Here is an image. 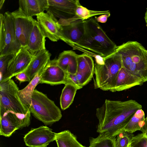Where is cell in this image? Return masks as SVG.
<instances>
[{"label":"cell","instance_id":"16","mask_svg":"<svg viewBox=\"0 0 147 147\" xmlns=\"http://www.w3.org/2000/svg\"><path fill=\"white\" fill-rule=\"evenodd\" d=\"M66 74L57 65V59L51 60L43 73L40 80L41 84L55 85L66 83Z\"/></svg>","mask_w":147,"mask_h":147},{"label":"cell","instance_id":"9","mask_svg":"<svg viewBox=\"0 0 147 147\" xmlns=\"http://www.w3.org/2000/svg\"><path fill=\"white\" fill-rule=\"evenodd\" d=\"M30 117V112L24 115L7 111L0 114V135L9 137L17 130L28 127Z\"/></svg>","mask_w":147,"mask_h":147},{"label":"cell","instance_id":"10","mask_svg":"<svg viewBox=\"0 0 147 147\" xmlns=\"http://www.w3.org/2000/svg\"><path fill=\"white\" fill-rule=\"evenodd\" d=\"M11 13L17 38L21 47H26L36 20L27 16L19 9Z\"/></svg>","mask_w":147,"mask_h":147},{"label":"cell","instance_id":"35","mask_svg":"<svg viewBox=\"0 0 147 147\" xmlns=\"http://www.w3.org/2000/svg\"><path fill=\"white\" fill-rule=\"evenodd\" d=\"M144 19L146 22V25L147 26V8H146V12L145 13Z\"/></svg>","mask_w":147,"mask_h":147},{"label":"cell","instance_id":"11","mask_svg":"<svg viewBox=\"0 0 147 147\" xmlns=\"http://www.w3.org/2000/svg\"><path fill=\"white\" fill-rule=\"evenodd\" d=\"M48 8L47 12L57 21L67 20L76 16L77 6L80 4L78 0H48Z\"/></svg>","mask_w":147,"mask_h":147},{"label":"cell","instance_id":"8","mask_svg":"<svg viewBox=\"0 0 147 147\" xmlns=\"http://www.w3.org/2000/svg\"><path fill=\"white\" fill-rule=\"evenodd\" d=\"M78 68L76 74H66V83H73L80 89L87 84L94 74L95 64L91 56L85 53L78 55Z\"/></svg>","mask_w":147,"mask_h":147},{"label":"cell","instance_id":"12","mask_svg":"<svg viewBox=\"0 0 147 147\" xmlns=\"http://www.w3.org/2000/svg\"><path fill=\"white\" fill-rule=\"evenodd\" d=\"M56 133L46 126L32 128L24 137L25 145L29 147L47 146L55 140Z\"/></svg>","mask_w":147,"mask_h":147},{"label":"cell","instance_id":"37","mask_svg":"<svg viewBox=\"0 0 147 147\" xmlns=\"http://www.w3.org/2000/svg\"><path fill=\"white\" fill-rule=\"evenodd\" d=\"M47 146H37L35 147H47Z\"/></svg>","mask_w":147,"mask_h":147},{"label":"cell","instance_id":"1","mask_svg":"<svg viewBox=\"0 0 147 147\" xmlns=\"http://www.w3.org/2000/svg\"><path fill=\"white\" fill-rule=\"evenodd\" d=\"M142 108V105L134 100L122 101L106 99L96 109L98 122L97 132L116 138L125 131V126L135 113Z\"/></svg>","mask_w":147,"mask_h":147},{"label":"cell","instance_id":"21","mask_svg":"<svg viewBox=\"0 0 147 147\" xmlns=\"http://www.w3.org/2000/svg\"><path fill=\"white\" fill-rule=\"evenodd\" d=\"M51 56V53L46 49L34 55L29 66L24 71L28 77L30 82L43 67L50 62Z\"/></svg>","mask_w":147,"mask_h":147},{"label":"cell","instance_id":"6","mask_svg":"<svg viewBox=\"0 0 147 147\" xmlns=\"http://www.w3.org/2000/svg\"><path fill=\"white\" fill-rule=\"evenodd\" d=\"M20 90L11 79L0 83V114L7 111L25 115L30 111L20 99Z\"/></svg>","mask_w":147,"mask_h":147},{"label":"cell","instance_id":"36","mask_svg":"<svg viewBox=\"0 0 147 147\" xmlns=\"http://www.w3.org/2000/svg\"><path fill=\"white\" fill-rule=\"evenodd\" d=\"M5 0H1L0 1V9H1L4 3Z\"/></svg>","mask_w":147,"mask_h":147},{"label":"cell","instance_id":"15","mask_svg":"<svg viewBox=\"0 0 147 147\" xmlns=\"http://www.w3.org/2000/svg\"><path fill=\"white\" fill-rule=\"evenodd\" d=\"M37 21L46 38L53 42L60 40L58 21L51 15L42 12L36 16Z\"/></svg>","mask_w":147,"mask_h":147},{"label":"cell","instance_id":"14","mask_svg":"<svg viewBox=\"0 0 147 147\" xmlns=\"http://www.w3.org/2000/svg\"><path fill=\"white\" fill-rule=\"evenodd\" d=\"M34 56L26 47H21L15 54L9 63L7 80L25 71L29 66Z\"/></svg>","mask_w":147,"mask_h":147},{"label":"cell","instance_id":"33","mask_svg":"<svg viewBox=\"0 0 147 147\" xmlns=\"http://www.w3.org/2000/svg\"><path fill=\"white\" fill-rule=\"evenodd\" d=\"M110 13L102 14L98 17H95L94 19L98 22L105 23L107 22L108 18L110 16Z\"/></svg>","mask_w":147,"mask_h":147},{"label":"cell","instance_id":"7","mask_svg":"<svg viewBox=\"0 0 147 147\" xmlns=\"http://www.w3.org/2000/svg\"><path fill=\"white\" fill-rule=\"evenodd\" d=\"M85 21L76 15L69 20H58L60 39L72 47L80 40L83 35Z\"/></svg>","mask_w":147,"mask_h":147},{"label":"cell","instance_id":"19","mask_svg":"<svg viewBox=\"0 0 147 147\" xmlns=\"http://www.w3.org/2000/svg\"><path fill=\"white\" fill-rule=\"evenodd\" d=\"M19 8L27 16L33 18L48 8V0H20Z\"/></svg>","mask_w":147,"mask_h":147},{"label":"cell","instance_id":"30","mask_svg":"<svg viewBox=\"0 0 147 147\" xmlns=\"http://www.w3.org/2000/svg\"><path fill=\"white\" fill-rule=\"evenodd\" d=\"M129 145L131 147H147V137L142 133L134 136Z\"/></svg>","mask_w":147,"mask_h":147},{"label":"cell","instance_id":"13","mask_svg":"<svg viewBox=\"0 0 147 147\" xmlns=\"http://www.w3.org/2000/svg\"><path fill=\"white\" fill-rule=\"evenodd\" d=\"M5 27V45L0 56L9 54H15L21 48L16 36L13 19L11 12H5L4 15Z\"/></svg>","mask_w":147,"mask_h":147},{"label":"cell","instance_id":"23","mask_svg":"<svg viewBox=\"0 0 147 147\" xmlns=\"http://www.w3.org/2000/svg\"><path fill=\"white\" fill-rule=\"evenodd\" d=\"M55 141L57 147H86L81 144L69 130L56 133Z\"/></svg>","mask_w":147,"mask_h":147},{"label":"cell","instance_id":"32","mask_svg":"<svg viewBox=\"0 0 147 147\" xmlns=\"http://www.w3.org/2000/svg\"><path fill=\"white\" fill-rule=\"evenodd\" d=\"M15 77L20 82V83L26 82H30L28 77L25 71L18 74L15 76Z\"/></svg>","mask_w":147,"mask_h":147},{"label":"cell","instance_id":"2","mask_svg":"<svg viewBox=\"0 0 147 147\" xmlns=\"http://www.w3.org/2000/svg\"><path fill=\"white\" fill-rule=\"evenodd\" d=\"M84 34L80 40L72 47L95 58H103L114 52L117 46L107 36L98 22L92 18L85 21Z\"/></svg>","mask_w":147,"mask_h":147},{"label":"cell","instance_id":"17","mask_svg":"<svg viewBox=\"0 0 147 147\" xmlns=\"http://www.w3.org/2000/svg\"><path fill=\"white\" fill-rule=\"evenodd\" d=\"M144 83L141 78L135 76L123 65L118 74L114 87L110 91L114 92L129 89Z\"/></svg>","mask_w":147,"mask_h":147},{"label":"cell","instance_id":"5","mask_svg":"<svg viewBox=\"0 0 147 147\" xmlns=\"http://www.w3.org/2000/svg\"><path fill=\"white\" fill-rule=\"evenodd\" d=\"M29 110L36 119L46 125L58 121L62 117L60 109L54 102L36 89L32 96Z\"/></svg>","mask_w":147,"mask_h":147},{"label":"cell","instance_id":"27","mask_svg":"<svg viewBox=\"0 0 147 147\" xmlns=\"http://www.w3.org/2000/svg\"><path fill=\"white\" fill-rule=\"evenodd\" d=\"M110 13L109 10L96 11L91 10L80 4L77 6L76 11V15L82 20L85 21L92 17Z\"/></svg>","mask_w":147,"mask_h":147},{"label":"cell","instance_id":"24","mask_svg":"<svg viewBox=\"0 0 147 147\" xmlns=\"http://www.w3.org/2000/svg\"><path fill=\"white\" fill-rule=\"evenodd\" d=\"M63 89L60 98L61 109L64 110L69 107L74 100L78 89L76 86L71 82H67Z\"/></svg>","mask_w":147,"mask_h":147},{"label":"cell","instance_id":"31","mask_svg":"<svg viewBox=\"0 0 147 147\" xmlns=\"http://www.w3.org/2000/svg\"><path fill=\"white\" fill-rule=\"evenodd\" d=\"M0 53L3 51L5 47V27L4 23V15L0 14Z\"/></svg>","mask_w":147,"mask_h":147},{"label":"cell","instance_id":"25","mask_svg":"<svg viewBox=\"0 0 147 147\" xmlns=\"http://www.w3.org/2000/svg\"><path fill=\"white\" fill-rule=\"evenodd\" d=\"M145 119V113L142 109L137 110L126 125L124 131L133 134L137 131H140Z\"/></svg>","mask_w":147,"mask_h":147},{"label":"cell","instance_id":"26","mask_svg":"<svg viewBox=\"0 0 147 147\" xmlns=\"http://www.w3.org/2000/svg\"><path fill=\"white\" fill-rule=\"evenodd\" d=\"M116 138L99 134L96 138H90L88 147H115Z\"/></svg>","mask_w":147,"mask_h":147},{"label":"cell","instance_id":"38","mask_svg":"<svg viewBox=\"0 0 147 147\" xmlns=\"http://www.w3.org/2000/svg\"><path fill=\"white\" fill-rule=\"evenodd\" d=\"M131 147L130 145H129V144L128 146V147Z\"/></svg>","mask_w":147,"mask_h":147},{"label":"cell","instance_id":"34","mask_svg":"<svg viewBox=\"0 0 147 147\" xmlns=\"http://www.w3.org/2000/svg\"><path fill=\"white\" fill-rule=\"evenodd\" d=\"M140 131L147 137V116L145 118V120L142 124Z\"/></svg>","mask_w":147,"mask_h":147},{"label":"cell","instance_id":"29","mask_svg":"<svg viewBox=\"0 0 147 147\" xmlns=\"http://www.w3.org/2000/svg\"><path fill=\"white\" fill-rule=\"evenodd\" d=\"M115 143V147H127L134 135L124 131L118 134Z\"/></svg>","mask_w":147,"mask_h":147},{"label":"cell","instance_id":"20","mask_svg":"<svg viewBox=\"0 0 147 147\" xmlns=\"http://www.w3.org/2000/svg\"><path fill=\"white\" fill-rule=\"evenodd\" d=\"M78 55L71 50L63 51L57 59V63L66 74L75 75L77 70Z\"/></svg>","mask_w":147,"mask_h":147},{"label":"cell","instance_id":"22","mask_svg":"<svg viewBox=\"0 0 147 147\" xmlns=\"http://www.w3.org/2000/svg\"><path fill=\"white\" fill-rule=\"evenodd\" d=\"M50 62L43 67L37 73L25 87L18 91V94L21 101L29 109L31 104L32 94L36 87L40 83L42 75Z\"/></svg>","mask_w":147,"mask_h":147},{"label":"cell","instance_id":"28","mask_svg":"<svg viewBox=\"0 0 147 147\" xmlns=\"http://www.w3.org/2000/svg\"><path fill=\"white\" fill-rule=\"evenodd\" d=\"M15 54H9L0 56V83L7 80L9 64Z\"/></svg>","mask_w":147,"mask_h":147},{"label":"cell","instance_id":"18","mask_svg":"<svg viewBox=\"0 0 147 147\" xmlns=\"http://www.w3.org/2000/svg\"><path fill=\"white\" fill-rule=\"evenodd\" d=\"M45 38L37 21L36 20L26 48L34 55L38 52L46 49Z\"/></svg>","mask_w":147,"mask_h":147},{"label":"cell","instance_id":"3","mask_svg":"<svg viewBox=\"0 0 147 147\" xmlns=\"http://www.w3.org/2000/svg\"><path fill=\"white\" fill-rule=\"evenodd\" d=\"M115 51L121 56L126 69L147 82V50L140 43L128 41L117 46Z\"/></svg>","mask_w":147,"mask_h":147},{"label":"cell","instance_id":"4","mask_svg":"<svg viewBox=\"0 0 147 147\" xmlns=\"http://www.w3.org/2000/svg\"><path fill=\"white\" fill-rule=\"evenodd\" d=\"M99 62H95L94 80L95 88L110 91L114 87L120 69L123 66L120 55L114 51L103 58Z\"/></svg>","mask_w":147,"mask_h":147}]
</instances>
